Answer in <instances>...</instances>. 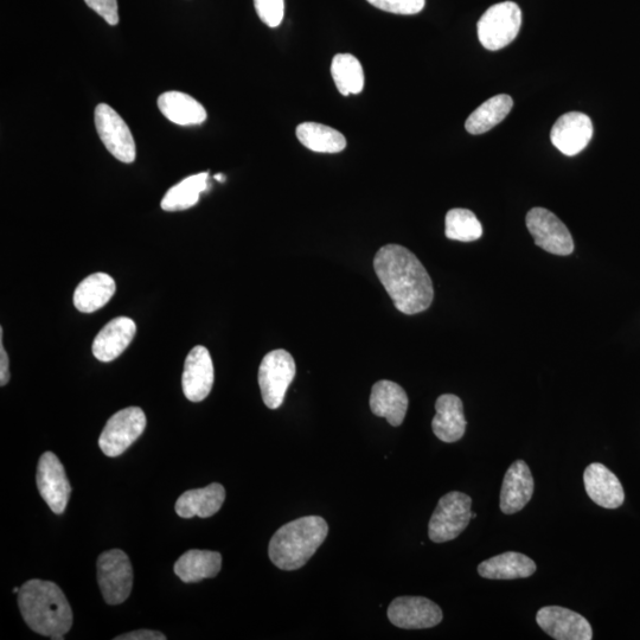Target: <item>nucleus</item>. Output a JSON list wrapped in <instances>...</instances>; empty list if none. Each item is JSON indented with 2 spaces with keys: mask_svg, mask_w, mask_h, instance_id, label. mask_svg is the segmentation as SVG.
Here are the masks:
<instances>
[{
  "mask_svg": "<svg viewBox=\"0 0 640 640\" xmlns=\"http://www.w3.org/2000/svg\"><path fill=\"white\" fill-rule=\"evenodd\" d=\"M95 127L108 152L131 164L136 159V143L124 119L111 106L101 104L95 110Z\"/></svg>",
  "mask_w": 640,
  "mask_h": 640,
  "instance_id": "9d476101",
  "label": "nucleus"
},
{
  "mask_svg": "<svg viewBox=\"0 0 640 640\" xmlns=\"http://www.w3.org/2000/svg\"><path fill=\"white\" fill-rule=\"evenodd\" d=\"M472 499L463 492L453 491L440 499L434 510L428 536L435 543L457 539L472 520Z\"/></svg>",
  "mask_w": 640,
  "mask_h": 640,
  "instance_id": "39448f33",
  "label": "nucleus"
},
{
  "mask_svg": "<svg viewBox=\"0 0 640 640\" xmlns=\"http://www.w3.org/2000/svg\"><path fill=\"white\" fill-rule=\"evenodd\" d=\"M370 408L379 418L387 419L393 427H399L406 418L408 396L400 384L382 380L371 389Z\"/></svg>",
  "mask_w": 640,
  "mask_h": 640,
  "instance_id": "6ab92c4d",
  "label": "nucleus"
},
{
  "mask_svg": "<svg viewBox=\"0 0 640 640\" xmlns=\"http://www.w3.org/2000/svg\"><path fill=\"white\" fill-rule=\"evenodd\" d=\"M36 482L41 497L57 515L67 508L72 486L60 459L53 452L43 453L37 466Z\"/></svg>",
  "mask_w": 640,
  "mask_h": 640,
  "instance_id": "9b49d317",
  "label": "nucleus"
},
{
  "mask_svg": "<svg viewBox=\"0 0 640 640\" xmlns=\"http://www.w3.org/2000/svg\"><path fill=\"white\" fill-rule=\"evenodd\" d=\"M512 106H514V100L511 96L505 94L494 96L470 115L466 120V131L475 136L489 132L508 117Z\"/></svg>",
  "mask_w": 640,
  "mask_h": 640,
  "instance_id": "a878e982",
  "label": "nucleus"
},
{
  "mask_svg": "<svg viewBox=\"0 0 640 640\" xmlns=\"http://www.w3.org/2000/svg\"><path fill=\"white\" fill-rule=\"evenodd\" d=\"M377 278L400 312L412 316L431 306L434 288L430 274L420 260L400 245H387L376 253Z\"/></svg>",
  "mask_w": 640,
  "mask_h": 640,
  "instance_id": "f257e3e1",
  "label": "nucleus"
},
{
  "mask_svg": "<svg viewBox=\"0 0 640 640\" xmlns=\"http://www.w3.org/2000/svg\"><path fill=\"white\" fill-rule=\"evenodd\" d=\"M158 107L164 117L179 126L201 125L207 111L192 96L181 92H166L159 96Z\"/></svg>",
  "mask_w": 640,
  "mask_h": 640,
  "instance_id": "4be33fe9",
  "label": "nucleus"
},
{
  "mask_svg": "<svg viewBox=\"0 0 640 640\" xmlns=\"http://www.w3.org/2000/svg\"><path fill=\"white\" fill-rule=\"evenodd\" d=\"M18 606L24 622L38 635L63 640L72 629V607L54 582L37 579L25 582L18 593Z\"/></svg>",
  "mask_w": 640,
  "mask_h": 640,
  "instance_id": "f03ea898",
  "label": "nucleus"
},
{
  "mask_svg": "<svg viewBox=\"0 0 640 640\" xmlns=\"http://www.w3.org/2000/svg\"><path fill=\"white\" fill-rule=\"evenodd\" d=\"M329 534L320 516H305L281 527L271 539L268 554L281 571H297L306 565Z\"/></svg>",
  "mask_w": 640,
  "mask_h": 640,
  "instance_id": "7ed1b4c3",
  "label": "nucleus"
},
{
  "mask_svg": "<svg viewBox=\"0 0 640 640\" xmlns=\"http://www.w3.org/2000/svg\"><path fill=\"white\" fill-rule=\"evenodd\" d=\"M208 172H202V174L192 175L183 179L181 183L172 187L166 192L162 203V209L169 211V213H175V211H183L196 206L200 201L202 192L208 189Z\"/></svg>",
  "mask_w": 640,
  "mask_h": 640,
  "instance_id": "cd10ccee",
  "label": "nucleus"
},
{
  "mask_svg": "<svg viewBox=\"0 0 640 640\" xmlns=\"http://www.w3.org/2000/svg\"><path fill=\"white\" fill-rule=\"evenodd\" d=\"M536 622L550 637L558 640H591L592 626L585 617L568 608L547 606L537 612Z\"/></svg>",
  "mask_w": 640,
  "mask_h": 640,
  "instance_id": "ddd939ff",
  "label": "nucleus"
},
{
  "mask_svg": "<svg viewBox=\"0 0 640 640\" xmlns=\"http://www.w3.org/2000/svg\"><path fill=\"white\" fill-rule=\"evenodd\" d=\"M296 373V362L290 352L278 349L264 357L259 368V386L268 408L278 409L283 405Z\"/></svg>",
  "mask_w": 640,
  "mask_h": 640,
  "instance_id": "423d86ee",
  "label": "nucleus"
},
{
  "mask_svg": "<svg viewBox=\"0 0 640 640\" xmlns=\"http://www.w3.org/2000/svg\"><path fill=\"white\" fill-rule=\"evenodd\" d=\"M226 499V490L219 483H213L203 489L185 491L177 499L176 512L179 517L195 516L208 518L217 514Z\"/></svg>",
  "mask_w": 640,
  "mask_h": 640,
  "instance_id": "412c9836",
  "label": "nucleus"
},
{
  "mask_svg": "<svg viewBox=\"0 0 640 640\" xmlns=\"http://www.w3.org/2000/svg\"><path fill=\"white\" fill-rule=\"evenodd\" d=\"M146 415L142 408L128 407L115 413L99 438L101 451L107 457H119L139 439L146 428Z\"/></svg>",
  "mask_w": 640,
  "mask_h": 640,
  "instance_id": "6e6552de",
  "label": "nucleus"
},
{
  "mask_svg": "<svg viewBox=\"0 0 640 640\" xmlns=\"http://www.w3.org/2000/svg\"><path fill=\"white\" fill-rule=\"evenodd\" d=\"M91 8L110 25L119 23L118 0H85Z\"/></svg>",
  "mask_w": 640,
  "mask_h": 640,
  "instance_id": "473e14b6",
  "label": "nucleus"
},
{
  "mask_svg": "<svg viewBox=\"0 0 640 640\" xmlns=\"http://www.w3.org/2000/svg\"><path fill=\"white\" fill-rule=\"evenodd\" d=\"M297 138L306 149L318 153H338L347 147V139L341 132L318 123L300 124Z\"/></svg>",
  "mask_w": 640,
  "mask_h": 640,
  "instance_id": "bb28decb",
  "label": "nucleus"
},
{
  "mask_svg": "<svg viewBox=\"0 0 640 640\" xmlns=\"http://www.w3.org/2000/svg\"><path fill=\"white\" fill-rule=\"evenodd\" d=\"M375 8L395 15H416L425 8L426 0H367Z\"/></svg>",
  "mask_w": 640,
  "mask_h": 640,
  "instance_id": "2f4dec72",
  "label": "nucleus"
},
{
  "mask_svg": "<svg viewBox=\"0 0 640 640\" xmlns=\"http://www.w3.org/2000/svg\"><path fill=\"white\" fill-rule=\"evenodd\" d=\"M536 572V565L527 555L508 552L480 563L478 573L484 579L515 580L529 578Z\"/></svg>",
  "mask_w": 640,
  "mask_h": 640,
  "instance_id": "5701e85b",
  "label": "nucleus"
},
{
  "mask_svg": "<svg viewBox=\"0 0 640 640\" xmlns=\"http://www.w3.org/2000/svg\"><path fill=\"white\" fill-rule=\"evenodd\" d=\"M115 281L106 273H94L82 280L74 293V305L83 313L102 309L114 296Z\"/></svg>",
  "mask_w": 640,
  "mask_h": 640,
  "instance_id": "393cba45",
  "label": "nucleus"
},
{
  "mask_svg": "<svg viewBox=\"0 0 640 640\" xmlns=\"http://www.w3.org/2000/svg\"><path fill=\"white\" fill-rule=\"evenodd\" d=\"M98 582L108 605L123 604L133 587V569L130 559L120 549L108 550L98 559Z\"/></svg>",
  "mask_w": 640,
  "mask_h": 640,
  "instance_id": "0eeeda50",
  "label": "nucleus"
},
{
  "mask_svg": "<svg viewBox=\"0 0 640 640\" xmlns=\"http://www.w3.org/2000/svg\"><path fill=\"white\" fill-rule=\"evenodd\" d=\"M222 568V555L210 550L192 549L183 554L175 565V573L187 584L215 578Z\"/></svg>",
  "mask_w": 640,
  "mask_h": 640,
  "instance_id": "b1692460",
  "label": "nucleus"
},
{
  "mask_svg": "<svg viewBox=\"0 0 640 640\" xmlns=\"http://www.w3.org/2000/svg\"><path fill=\"white\" fill-rule=\"evenodd\" d=\"M446 238L453 241L473 242L482 238L483 227L471 210L457 208L448 211L445 221Z\"/></svg>",
  "mask_w": 640,
  "mask_h": 640,
  "instance_id": "c756f323",
  "label": "nucleus"
},
{
  "mask_svg": "<svg viewBox=\"0 0 640 640\" xmlns=\"http://www.w3.org/2000/svg\"><path fill=\"white\" fill-rule=\"evenodd\" d=\"M256 14L267 27L278 28L285 14L284 0H254Z\"/></svg>",
  "mask_w": 640,
  "mask_h": 640,
  "instance_id": "7c9ffc66",
  "label": "nucleus"
},
{
  "mask_svg": "<svg viewBox=\"0 0 640 640\" xmlns=\"http://www.w3.org/2000/svg\"><path fill=\"white\" fill-rule=\"evenodd\" d=\"M534 494V478L529 466L523 460L511 464L503 480L501 490V510L512 515L521 511Z\"/></svg>",
  "mask_w": 640,
  "mask_h": 640,
  "instance_id": "dca6fc26",
  "label": "nucleus"
},
{
  "mask_svg": "<svg viewBox=\"0 0 640 640\" xmlns=\"http://www.w3.org/2000/svg\"><path fill=\"white\" fill-rule=\"evenodd\" d=\"M592 137V120L580 112H569L562 115L550 133L553 145L568 157L578 155L590 144Z\"/></svg>",
  "mask_w": 640,
  "mask_h": 640,
  "instance_id": "2eb2a0df",
  "label": "nucleus"
},
{
  "mask_svg": "<svg viewBox=\"0 0 640 640\" xmlns=\"http://www.w3.org/2000/svg\"><path fill=\"white\" fill-rule=\"evenodd\" d=\"M10 380L9 356L3 345V328H0V386L4 387Z\"/></svg>",
  "mask_w": 640,
  "mask_h": 640,
  "instance_id": "f704fd0d",
  "label": "nucleus"
},
{
  "mask_svg": "<svg viewBox=\"0 0 640 640\" xmlns=\"http://www.w3.org/2000/svg\"><path fill=\"white\" fill-rule=\"evenodd\" d=\"M137 325L131 318L119 317L104 326L93 342V355L100 362H112L127 349L136 336Z\"/></svg>",
  "mask_w": 640,
  "mask_h": 640,
  "instance_id": "a211bd4d",
  "label": "nucleus"
},
{
  "mask_svg": "<svg viewBox=\"0 0 640 640\" xmlns=\"http://www.w3.org/2000/svg\"><path fill=\"white\" fill-rule=\"evenodd\" d=\"M435 414L432 428L435 437L444 443H456L464 437L466 420L462 400L456 395L445 394L439 396L435 402Z\"/></svg>",
  "mask_w": 640,
  "mask_h": 640,
  "instance_id": "aec40b11",
  "label": "nucleus"
},
{
  "mask_svg": "<svg viewBox=\"0 0 640 640\" xmlns=\"http://www.w3.org/2000/svg\"><path fill=\"white\" fill-rule=\"evenodd\" d=\"M214 381L215 370L210 352L202 345H197L189 352L184 363L182 386L185 398L191 402L206 400Z\"/></svg>",
  "mask_w": 640,
  "mask_h": 640,
  "instance_id": "4468645a",
  "label": "nucleus"
},
{
  "mask_svg": "<svg viewBox=\"0 0 640 640\" xmlns=\"http://www.w3.org/2000/svg\"><path fill=\"white\" fill-rule=\"evenodd\" d=\"M522 27V11L512 2L499 3L479 19L477 29L480 43L491 51L501 50L515 38Z\"/></svg>",
  "mask_w": 640,
  "mask_h": 640,
  "instance_id": "20e7f679",
  "label": "nucleus"
},
{
  "mask_svg": "<svg viewBox=\"0 0 640 640\" xmlns=\"http://www.w3.org/2000/svg\"><path fill=\"white\" fill-rule=\"evenodd\" d=\"M527 227L535 245L550 254L566 256L574 251V241L568 228L558 216L544 208L531 209Z\"/></svg>",
  "mask_w": 640,
  "mask_h": 640,
  "instance_id": "1a4fd4ad",
  "label": "nucleus"
},
{
  "mask_svg": "<svg viewBox=\"0 0 640 640\" xmlns=\"http://www.w3.org/2000/svg\"><path fill=\"white\" fill-rule=\"evenodd\" d=\"M584 482L587 495L600 507L605 509L622 507L625 499L623 485L605 465L594 463L588 466Z\"/></svg>",
  "mask_w": 640,
  "mask_h": 640,
  "instance_id": "f3484780",
  "label": "nucleus"
},
{
  "mask_svg": "<svg viewBox=\"0 0 640 640\" xmlns=\"http://www.w3.org/2000/svg\"><path fill=\"white\" fill-rule=\"evenodd\" d=\"M390 623L400 629H431L443 620V611L433 601L422 597H400L388 607Z\"/></svg>",
  "mask_w": 640,
  "mask_h": 640,
  "instance_id": "f8f14e48",
  "label": "nucleus"
},
{
  "mask_svg": "<svg viewBox=\"0 0 640 640\" xmlns=\"http://www.w3.org/2000/svg\"><path fill=\"white\" fill-rule=\"evenodd\" d=\"M214 178L216 179V181H219V182H223L224 181L223 175H216Z\"/></svg>",
  "mask_w": 640,
  "mask_h": 640,
  "instance_id": "c9c22d12",
  "label": "nucleus"
},
{
  "mask_svg": "<svg viewBox=\"0 0 640 640\" xmlns=\"http://www.w3.org/2000/svg\"><path fill=\"white\" fill-rule=\"evenodd\" d=\"M115 640H165L166 637L163 633L152 630H138L130 633H125L114 638Z\"/></svg>",
  "mask_w": 640,
  "mask_h": 640,
  "instance_id": "72a5a7b5",
  "label": "nucleus"
},
{
  "mask_svg": "<svg viewBox=\"0 0 640 640\" xmlns=\"http://www.w3.org/2000/svg\"><path fill=\"white\" fill-rule=\"evenodd\" d=\"M331 75L342 95L362 93L364 88L363 67L354 55L337 54L331 63Z\"/></svg>",
  "mask_w": 640,
  "mask_h": 640,
  "instance_id": "c85d7f7f",
  "label": "nucleus"
}]
</instances>
